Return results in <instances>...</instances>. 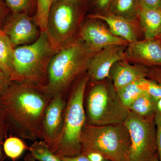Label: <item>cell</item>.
Wrapping results in <instances>:
<instances>
[{
    "mask_svg": "<svg viewBox=\"0 0 161 161\" xmlns=\"http://www.w3.org/2000/svg\"><path fill=\"white\" fill-rule=\"evenodd\" d=\"M52 97L39 85L11 81L0 94V108L7 129L30 141L42 140V123Z\"/></svg>",
    "mask_w": 161,
    "mask_h": 161,
    "instance_id": "cell-1",
    "label": "cell"
},
{
    "mask_svg": "<svg viewBox=\"0 0 161 161\" xmlns=\"http://www.w3.org/2000/svg\"><path fill=\"white\" fill-rule=\"evenodd\" d=\"M96 53L77 38L55 53L48 65L46 84L39 85L52 98L64 94L76 78L87 71Z\"/></svg>",
    "mask_w": 161,
    "mask_h": 161,
    "instance_id": "cell-2",
    "label": "cell"
},
{
    "mask_svg": "<svg viewBox=\"0 0 161 161\" xmlns=\"http://www.w3.org/2000/svg\"><path fill=\"white\" fill-rule=\"evenodd\" d=\"M56 52L46 32H41L34 43L15 47L10 80L44 85L50 61Z\"/></svg>",
    "mask_w": 161,
    "mask_h": 161,
    "instance_id": "cell-3",
    "label": "cell"
},
{
    "mask_svg": "<svg viewBox=\"0 0 161 161\" xmlns=\"http://www.w3.org/2000/svg\"><path fill=\"white\" fill-rule=\"evenodd\" d=\"M130 133L124 123L85 125L81 136V153H100L110 161H128Z\"/></svg>",
    "mask_w": 161,
    "mask_h": 161,
    "instance_id": "cell-4",
    "label": "cell"
},
{
    "mask_svg": "<svg viewBox=\"0 0 161 161\" xmlns=\"http://www.w3.org/2000/svg\"><path fill=\"white\" fill-rule=\"evenodd\" d=\"M88 76L80 80L66 103L63 128L51 151L60 158L81 154V136L86 117L84 106L85 92Z\"/></svg>",
    "mask_w": 161,
    "mask_h": 161,
    "instance_id": "cell-5",
    "label": "cell"
},
{
    "mask_svg": "<svg viewBox=\"0 0 161 161\" xmlns=\"http://www.w3.org/2000/svg\"><path fill=\"white\" fill-rule=\"evenodd\" d=\"M129 111L120 100L114 86L96 85L87 98L89 125L102 126L124 123Z\"/></svg>",
    "mask_w": 161,
    "mask_h": 161,
    "instance_id": "cell-6",
    "label": "cell"
},
{
    "mask_svg": "<svg viewBox=\"0 0 161 161\" xmlns=\"http://www.w3.org/2000/svg\"><path fill=\"white\" fill-rule=\"evenodd\" d=\"M80 0H55L50 10L46 32L56 52L74 37L81 15Z\"/></svg>",
    "mask_w": 161,
    "mask_h": 161,
    "instance_id": "cell-7",
    "label": "cell"
},
{
    "mask_svg": "<svg viewBox=\"0 0 161 161\" xmlns=\"http://www.w3.org/2000/svg\"><path fill=\"white\" fill-rule=\"evenodd\" d=\"M154 116L141 117L129 111L124 122L131 141L128 161H150L157 153Z\"/></svg>",
    "mask_w": 161,
    "mask_h": 161,
    "instance_id": "cell-8",
    "label": "cell"
},
{
    "mask_svg": "<svg viewBox=\"0 0 161 161\" xmlns=\"http://www.w3.org/2000/svg\"><path fill=\"white\" fill-rule=\"evenodd\" d=\"M3 30L14 48L34 43L41 32L34 18L27 12L12 13L6 19Z\"/></svg>",
    "mask_w": 161,
    "mask_h": 161,
    "instance_id": "cell-9",
    "label": "cell"
},
{
    "mask_svg": "<svg viewBox=\"0 0 161 161\" xmlns=\"http://www.w3.org/2000/svg\"><path fill=\"white\" fill-rule=\"evenodd\" d=\"M66 105L63 94H58L52 98L44 112L42 123V140L48 145L51 150L62 131Z\"/></svg>",
    "mask_w": 161,
    "mask_h": 161,
    "instance_id": "cell-10",
    "label": "cell"
},
{
    "mask_svg": "<svg viewBox=\"0 0 161 161\" xmlns=\"http://www.w3.org/2000/svg\"><path fill=\"white\" fill-rule=\"evenodd\" d=\"M125 46H110L97 52L92 58L87 71L89 79L99 81L108 78L112 67L116 62L126 60Z\"/></svg>",
    "mask_w": 161,
    "mask_h": 161,
    "instance_id": "cell-11",
    "label": "cell"
},
{
    "mask_svg": "<svg viewBox=\"0 0 161 161\" xmlns=\"http://www.w3.org/2000/svg\"><path fill=\"white\" fill-rule=\"evenodd\" d=\"M79 37L95 52L115 45L126 46L129 43L116 36L100 23L90 21L85 23L80 30Z\"/></svg>",
    "mask_w": 161,
    "mask_h": 161,
    "instance_id": "cell-12",
    "label": "cell"
},
{
    "mask_svg": "<svg viewBox=\"0 0 161 161\" xmlns=\"http://www.w3.org/2000/svg\"><path fill=\"white\" fill-rule=\"evenodd\" d=\"M132 60L148 68L161 67L160 39H145L129 43L126 60Z\"/></svg>",
    "mask_w": 161,
    "mask_h": 161,
    "instance_id": "cell-13",
    "label": "cell"
},
{
    "mask_svg": "<svg viewBox=\"0 0 161 161\" xmlns=\"http://www.w3.org/2000/svg\"><path fill=\"white\" fill-rule=\"evenodd\" d=\"M126 60L116 62L110 71L116 92L130 84L147 77L149 68L141 64L131 65Z\"/></svg>",
    "mask_w": 161,
    "mask_h": 161,
    "instance_id": "cell-14",
    "label": "cell"
},
{
    "mask_svg": "<svg viewBox=\"0 0 161 161\" xmlns=\"http://www.w3.org/2000/svg\"><path fill=\"white\" fill-rule=\"evenodd\" d=\"M90 17L92 19L102 20L105 22L113 34L126 40L129 43L137 40L133 27L126 18L115 14H92Z\"/></svg>",
    "mask_w": 161,
    "mask_h": 161,
    "instance_id": "cell-15",
    "label": "cell"
},
{
    "mask_svg": "<svg viewBox=\"0 0 161 161\" xmlns=\"http://www.w3.org/2000/svg\"><path fill=\"white\" fill-rule=\"evenodd\" d=\"M138 15L145 39L158 37L161 33V10L141 6Z\"/></svg>",
    "mask_w": 161,
    "mask_h": 161,
    "instance_id": "cell-16",
    "label": "cell"
},
{
    "mask_svg": "<svg viewBox=\"0 0 161 161\" xmlns=\"http://www.w3.org/2000/svg\"><path fill=\"white\" fill-rule=\"evenodd\" d=\"M14 49L8 36L0 30V69L9 79L13 69Z\"/></svg>",
    "mask_w": 161,
    "mask_h": 161,
    "instance_id": "cell-17",
    "label": "cell"
},
{
    "mask_svg": "<svg viewBox=\"0 0 161 161\" xmlns=\"http://www.w3.org/2000/svg\"><path fill=\"white\" fill-rule=\"evenodd\" d=\"M157 99L145 92L130 106L129 109L143 117L154 115L156 112Z\"/></svg>",
    "mask_w": 161,
    "mask_h": 161,
    "instance_id": "cell-18",
    "label": "cell"
},
{
    "mask_svg": "<svg viewBox=\"0 0 161 161\" xmlns=\"http://www.w3.org/2000/svg\"><path fill=\"white\" fill-rule=\"evenodd\" d=\"M140 7L138 0H112L109 9L110 14L126 18L138 15Z\"/></svg>",
    "mask_w": 161,
    "mask_h": 161,
    "instance_id": "cell-19",
    "label": "cell"
},
{
    "mask_svg": "<svg viewBox=\"0 0 161 161\" xmlns=\"http://www.w3.org/2000/svg\"><path fill=\"white\" fill-rule=\"evenodd\" d=\"M30 154L37 161H62L43 141H36L29 148Z\"/></svg>",
    "mask_w": 161,
    "mask_h": 161,
    "instance_id": "cell-20",
    "label": "cell"
},
{
    "mask_svg": "<svg viewBox=\"0 0 161 161\" xmlns=\"http://www.w3.org/2000/svg\"><path fill=\"white\" fill-rule=\"evenodd\" d=\"M138 81L130 84L116 92L122 103L128 109L145 92L139 86Z\"/></svg>",
    "mask_w": 161,
    "mask_h": 161,
    "instance_id": "cell-21",
    "label": "cell"
},
{
    "mask_svg": "<svg viewBox=\"0 0 161 161\" xmlns=\"http://www.w3.org/2000/svg\"><path fill=\"white\" fill-rule=\"evenodd\" d=\"M54 1L55 0H36V12L33 18L41 32L46 31L50 10Z\"/></svg>",
    "mask_w": 161,
    "mask_h": 161,
    "instance_id": "cell-22",
    "label": "cell"
},
{
    "mask_svg": "<svg viewBox=\"0 0 161 161\" xmlns=\"http://www.w3.org/2000/svg\"><path fill=\"white\" fill-rule=\"evenodd\" d=\"M3 148L6 155L15 159L20 156L27 147L20 138L12 136L6 139L4 142Z\"/></svg>",
    "mask_w": 161,
    "mask_h": 161,
    "instance_id": "cell-23",
    "label": "cell"
},
{
    "mask_svg": "<svg viewBox=\"0 0 161 161\" xmlns=\"http://www.w3.org/2000/svg\"><path fill=\"white\" fill-rule=\"evenodd\" d=\"M139 86L157 99L161 98V85L148 78L138 81Z\"/></svg>",
    "mask_w": 161,
    "mask_h": 161,
    "instance_id": "cell-24",
    "label": "cell"
},
{
    "mask_svg": "<svg viewBox=\"0 0 161 161\" xmlns=\"http://www.w3.org/2000/svg\"><path fill=\"white\" fill-rule=\"evenodd\" d=\"M7 7L13 14L26 12L31 4V0H5Z\"/></svg>",
    "mask_w": 161,
    "mask_h": 161,
    "instance_id": "cell-25",
    "label": "cell"
},
{
    "mask_svg": "<svg viewBox=\"0 0 161 161\" xmlns=\"http://www.w3.org/2000/svg\"><path fill=\"white\" fill-rule=\"evenodd\" d=\"M156 127V144L159 160L161 161V113L156 112L154 116Z\"/></svg>",
    "mask_w": 161,
    "mask_h": 161,
    "instance_id": "cell-26",
    "label": "cell"
},
{
    "mask_svg": "<svg viewBox=\"0 0 161 161\" xmlns=\"http://www.w3.org/2000/svg\"><path fill=\"white\" fill-rule=\"evenodd\" d=\"M147 78L161 85V67L149 68Z\"/></svg>",
    "mask_w": 161,
    "mask_h": 161,
    "instance_id": "cell-27",
    "label": "cell"
},
{
    "mask_svg": "<svg viewBox=\"0 0 161 161\" xmlns=\"http://www.w3.org/2000/svg\"><path fill=\"white\" fill-rule=\"evenodd\" d=\"M141 6L161 10V0H138Z\"/></svg>",
    "mask_w": 161,
    "mask_h": 161,
    "instance_id": "cell-28",
    "label": "cell"
},
{
    "mask_svg": "<svg viewBox=\"0 0 161 161\" xmlns=\"http://www.w3.org/2000/svg\"><path fill=\"white\" fill-rule=\"evenodd\" d=\"M11 82L9 77L0 69V94L6 89Z\"/></svg>",
    "mask_w": 161,
    "mask_h": 161,
    "instance_id": "cell-29",
    "label": "cell"
},
{
    "mask_svg": "<svg viewBox=\"0 0 161 161\" xmlns=\"http://www.w3.org/2000/svg\"><path fill=\"white\" fill-rule=\"evenodd\" d=\"M6 4H5L2 0H0V26L3 24H5L7 15L8 10Z\"/></svg>",
    "mask_w": 161,
    "mask_h": 161,
    "instance_id": "cell-30",
    "label": "cell"
},
{
    "mask_svg": "<svg viewBox=\"0 0 161 161\" xmlns=\"http://www.w3.org/2000/svg\"><path fill=\"white\" fill-rule=\"evenodd\" d=\"M60 158L62 161H90L87 157L82 153L75 156L65 157Z\"/></svg>",
    "mask_w": 161,
    "mask_h": 161,
    "instance_id": "cell-31",
    "label": "cell"
},
{
    "mask_svg": "<svg viewBox=\"0 0 161 161\" xmlns=\"http://www.w3.org/2000/svg\"><path fill=\"white\" fill-rule=\"evenodd\" d=\"M112 0H95V5L99 10H104L109 8Z\"/></svg>",
    "mask_w": 161,
    "mask_h": 161,
    "instance_id": "cell-32",
    "label": "cell"
},
{
    "mask_svg": "<svg viewBox=\"0 0 161 161\" xmlns=\"http://www.w3.org/2000/svg\"><path fill=\"white\" fill-rule=\"evenodd\" d=\"M85 155L87 157L90 161H103L105 159L103 157L98 153H90Z\"/></svg>",
    "mask_w": 161,
    "mask_h": 161,
    "instance_id": "cell-33",
    "label": "cell"
},
{
    "mask_svg": "<svg viewBox=\"0 0 161 161\" xmlns=\"http://www.w3.org/2000/svg\"><path fill=\"white\" fill-rule=\"evenodd\" d=\"M5 129H7L6 125H0V161H2L3 158V153H2V149H1V141H2Z\"/></svg>",
    "mask_w": 161,
    "mask_h": 161,
    "instance_id": "cell-34",
    "label": "cell"
},
{
    "mask_svg": "<svg viewBox=\"0 0 161 161\" xmlns=\"http://www.w3.org/2000/svg\"><path fill=\"white\" fill-rule=\"evenodd\" d=\"M24 161H37L32 157L30 153H27L24 158Z\"/></svg>",
    "mask_w": 161,
    "mask_h": 161,
    "instance_id": "cell-35",
    "label": "cell"
},
{
    "mask_svg": "<svg viewBox=\"0 0 161 161\" xmlns=\"http://www.w3.org/2000/svg\"><path fill=\"white\" fill-rule=\"evenodd\" d=\"M156 108V112H160L161 113V98L157 99Z\"/></svg>",
    "mask_w": 161,
    "mask_h": 161,
    "instance_id": "cell-36",
    "label": "cell"
},
{
    "mask_svg": "<svg viewBox=\"0 0 161 161\" xmlns=\"http://www.w3.org/2000/svg\"><path fill=\"white\" fill-rule=\"evenodd\" d=\"M0 125H5L4 121H3V113H2L1 108H0Z\"/></svg>",
    "mask_w": 161,
    "mask_h": 161,
    "instance_id": "cell-37",
    "label": "cell"
},
{
    "mask_svg": "<svg viewBox=\"0 0 161 161\" xmlns=\"http://www.w3.org/2000/svg\"><path fill=\"white\" fill-rule=\"evenodd\" d=\"M150 161H159V158L158 153L154 155V156L153 158L152 159H151V160Z\"/></svg>",
    "mask_w": 161,
    "mask_h": 161,
    "instance_id": "cell-38",
    "label": "cell"
},
{
    "mask_svg": "<svg viewBox=\"0 0 161 161\" xmlns=\"http://www.w3.org/2000/svg\"><path fill=\"white\" fill-rule=\"evenodd\" d=\"M157 39H161V34L159 35V36L157 38Z\"/></svg>",
    "mask_w": 161,
    "mask_h": 161,
    "instance_id": "cell-39",
    "label": "cell"
},
{
    "mask_svg": "<svg viewBox=\"0 0 161 161\" xmlns=\"http://www.w3.org/2000/svg\"><path fill=\"white\" fill-rule=\"evenodd\" d=\"M103 161H110L108 160H106V159H104V160Z\"/></svg>",
    "mask_w": 161,
    "mask_h": 161,
    "instance_id": "cell-40",
    "label": "cell"
},
{
    "mask_svg": "<svg viewBox=\"0 0 161 161\" xmlns=\"http://www.w3.org/2000/svg\"><path fill=\"white\" fill-rule=\"evenodd\" d=\"M1 29H2V28H1V27H0V30H1Z\"/></svg>",
    "mask_w": 161,
    "mask_h": 161,
    "instance_id": "cell-41",
    "label": "cell"
},
{
    "mask_svg": "<svg viewBox=\"0 0 161 161\" xmlns=\"http://www.w3.org/2000/svg\"><path fill=\"white\" fill-rule=\"evenodd\" d=\"M161 40V39H160Z\"/></svg>",
    "mask_w": 161,
    "mask_h": 161,
    "instance_id": "cell-42",
    "label": "cell"
}]
</instances>
